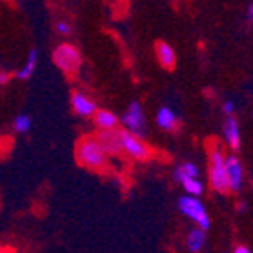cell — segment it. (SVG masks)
Returning a JSON list of instances; mask_svg holds the SVG:
<instances>
[{
  "instance_id": "cell-1",
  "label": "cell",
  "mask_w": 253,
  "mask_h": 253,
  "mask_svg": "<svg viewBox=\"0 0 253 253\" xmlns=\"http://www.w3.org/2000/svg\"><path fill=\"white\" fill-rule=\"evenodd\" d=\"M75 154L78 163L89 170L101 172V170H105L108 167V154L101 149L96 135L82 136L78 140V144H76Z\"/></svg>"
},
{
  "instance_id": "cell-2",
  "label": "cell",
  "mask_w": 253,
  "mask_h": 253,
  "mask_svg": "<svg viewBox=\"0 0 253 253\" xmlns=\"http://www.w3.org/2000/svg\"><path fill=\"white\" fill-rule=\"evenodd\" d=\"M209 184L218 193H230L227 169H225V154L218 144L209 147Z\"/></svg>"
},
{
  "instance_id": "cell-3",
  "label": "cell",
  "mask_w": 253,
  "mask_h": 253,
  "mask_svg": "<svg viewBox=\"0 0 253 253\" xmlns=\"http://www.w3.org/2000/svg\"><path fill=\"white\" fill-rule=\"evenodd\" d=\"M53 64L66 75H75L82 66V53L73 42H62L53 50Z\"/></svg>"
},
{
  "instance_id": "cell-4",
  "label": "cell",
  "mask_w": 253,
  "mask_h": 253,
  "mask_svg": "<svg viewBox=\"0 0 253 253\" xmlns=\"http://www.w3.org/2000/svg\"><path fill=\"white\" fill-rule=\"evenodd\" d=\"M119 138H121V145H123V154H126L131 160L149 161L154 156V151L142 140V136L133 135L123 127V129H119Z\"/></svg>"
},
{
  "instance_id": "cell-5",
  "label": "cell",
  "mask_w": 253,
  "mask_h": 253,
  "mask_svg": "<svg viewBox=\"0 0 253 253\" xmlns=\"http://www.w3.org/2000/svg\"><path fill=\"white\" fill-rule=\"evenodd\" d=\"M179 211L184 216H188L190 219H193L195 223L199 225V228L207 230L211 228V218L207 214L204 204L199 200V197H193V195H184L179 199Z\"/></svg>"
},
{
  "instance_id": "cell-6",
  "label": "cell",
  "mask_w": 253,
  "mask_h": 253,
  "mask_svg": "<svg viewBox=\"0 0 253 253\" xmlns=\"http://www.w3.org/2000/svg\"><path fill=\"white\" fill-rule=\"evenodd\" d=\"M124 129H127L129 133L136 136H144L145 135V114L144 108L138 101H133L127 106L126 114L121 119Z\"/></svg>"
},
{
  "instance_id": "cell-7",
  "label": "cell",
  "mask_w": 253,
  "mask_h": 253,
  "mask_svg": "<svg viewBox=\"0 0 253 253\" xmlns=\"http://www.w3.org/2000/svg\"><path fill=\"white\" fill-rule=\"evenodd\" d=\"M225 169H227V177H228V186H230V191H239L241 186H243V165H241L239 158L236 154H228L225 156Z\"/></svg>"
},
{
  "instance_id": "cell-8",
  "label": "cell",
  "mask_w": 253,
  "mask_h": 253,
  "mask_svg": "<svg viewBox=\"0 0 253 253\" xmlns=\"http://www.w3.org/2000/svg\"><path fill=\"white\" fill-rule=\"evenodd\" d=\"M96 138L101 145L103 151L108 156H119L123 154V145H121V138H119V127L117 129H108V131H97Z\"/></svg>"
},
{
  "instance_id": "cell-9",
  "label": "cell",
  "mask_w": 253,
  "mask_h": 253,
  "mask_svg": "<svg viewBox=\"0 0 253 253\" xmlns=\"http://www.w3.org/2000/svg\"><path fill=\"white\" fill-rule=\"evenodd\" d=\"M71 106H73V110H75V114L80 115V117H92L97 110L96 101L84 92H73Z\"/></svg>"
},
{
  "instance_id": "cell-10",
  "label": "cell",
  "mask_w": 253,
  "mask_h": 253,
  "mask_svg": "<svg viewBox=\"0 0 253 253\" xmlns=\"http://www.w3.org/2000/svg\"><path fill=\"white\" fill-rule=\"evenodd\" d=\"M154 51H156V59H158V62H160L161 68H165V69H173V68H175L177 55H175V50L170 46L169 42L158 41L156 46H154Z\"/></svg>"
},
{
  "instance_id": "cell-11",
  "label": "cell",
  "mask_w": 253,
  "mask_h": 253,
  "mask_svg": "<svg viewBox=\"0 0 253 253\" xmlns=\"http://www.w3.org/2000/svg\"><path fill=\"white\" fill-rule=\"evenodd\" d=\"M173 179H175V181L184 188L188 195H193V197L202 195L204 184H202V181H199V177H191V175H188V173L182 172L181 169H175V172H173Z\"/></svg>"
},
{
  "instance_id": "cell-12",
  "label": "cell",
  "mask_w": 253,
  "mask_h": 253,
  "mask_svg": "<svg viewBox=\"0 0 253 253\" xmlns=\"http://www.w3.org/2000/svg\"><path fill=\"white\" fill-rule=\"evenodd\" d=\"M94 119V124L99 131H108V129H117L119 124H121V119L114 114V112H110V110H101L97 108L96 114L92 115Z\"/></svg>"
},
{
  "instance_id": "cell-13",
  "label": "cell",
  "mask_w": 253,
  "mask_h": 253,
  "mask_svg": "<svg viewBox=\"0 0 253 253\" xmlns=\"http://www.w3.org/2000/svg\"><path fill=\"white\" fill-rule=\"evenodd\" d=\"M223 133L228 147L232 149V151H237L241 145V131H239V123H237L232 115H227V119H225Z\"/></svg>"
},
{
  "instance_id": "cell-14",
  "label": "cell",
  "mask_w": 253,
  "mask_h": 253,
  "mask_svg": "<svg viewBox=\"0 0 253 253\" xmlns=\"http://www.w3.org/2000/svg\"><path fill=\"white\" fill-rule=\"evenodd\" d=\"M177 123H179V119L172 108H169V106H161V108L158 110L156 124L163 131H175L177 129Z\"/></svg>"
},
{
  "instance_id": "cell-15",
  "label": "cell",
  "mask_w": 253,
  "mask_h": 253,
  "mask_svg": "<svg viewBox=\"0 0 253 253\" xmlns=\"http://www.w3.org/2000/svg\"><path fill=\"white\" fill-rule=\"evenodd\" d=\"M206 245V230L202 228H193L190 230V234L186 236V248L191 253H199Z\"/></svg>"
},
{
  "instance_id": "cell-16",
  "label": "cell",
  "mask_w": 253,
  "mask_h": 253,
  "mask_svg": "<svg viewBox=\"0 0 253 253\" xmlns=\"http://www.w3.org/2000/svg\"><path fill=\"white\" fill-rule=\"evenodd\" d=\"M36 68H38V50H30L29 55H27L25 64L21 66V69L16 73L18 80H29L30 76L34 75Z\"/></svg>"
},
{
  "instance_id": "cell-17",
  "label": "cell",
  "mask_w": 253,
  "mask_h": 253,
  "mask_svg": "<svg viewBox=\"0 0 253 253\" xmlns=\"http://www.w3.org/2000/svg\"><path fill=\"white\" fill-rule=\"evenodd\" d=\"M30 127H32V119L27 114H20L13 121V129L16 131V133H29Z\"/></svg>"
},
{
  "instance_id": "cell-18",
  "label": "cell",
  "mask_w": 253,
  "mask_h": 253,
  "mask_svg": "<svg viewBox=\"0 0 253 253\" xmlns=\"http://www.w3.org/2000/svg\"><path fill=\"white\" fill-rule=\"evenodd\" d=\"M177 169H181L182 172L188 173V175H191V177H199V173H200L199 167H197L195 163H191V161H186V163L179 165Z\"/></svg>"
},
{
  "instance_id": "cell-19",
  "label": "cell",
  "mask_w": 253,
  "mask_h": 253,
  "mask_svg": "<svg viewBox=\"0 0 253 253\" xmlns=\"http://www.w3.org/2000/svg\"><path fill=\"white\" fill-rule=\"evenodd\" d=\"M55 29H57V32H59V34L68 36V34H71L73 27H71V23H69V21H66V20H59V21H57V23H55Z\"/></svg>"
},
{
  "instance_id": "cell-20",
  "label": "cell",
  "mask_w": 253,
  "mask_h": 253,
  "mask_svg": "<svg viewBox=\"0 0 253 253\" xmlns=\"http://www.w3.org/2000/svg\"><path fill=\"white\" fill-rule=\"evenodd\" d=\"M223 112L227 115H232L234 112H236V106H234V103L232 101H227V103H225V105H223Z\"/></svg>"
},
{
  "instance_id": "cell-21",
  "label": "cell",
  "mask_w": 253,
  "mask_h": 253,
  "mask_svg": "<svg viewBox=\"0 0 253 253\" xmlns=\"http://www.w3.org/2000/svg\"><path fill=\"white\" fill-rule=\"evenodd\" d=\"M246 20H248L250 23H253V4H250L248 7H246Z\"/></svg>"
},
{
  "instance_id": "cell-22",
  "label": "cell",
  "mask_w": 253,
  "mask_h": 253,
  "mask_svg": "<svg viewBox=\"0 0 253 253\" xmlns=\"http://www.w3.org/2000/svg\"><path fill=\"white\" fill-rule=\"evenodd\" d=\"M232 253H252V252H250V248H248V246H245V245H239L236 250H234Z\"/></svg>"
},
{
  "instance_id": "cell-23",
  "label": "cell",
  "mask_w": 253,
  "mask_h": 253,
  "mask_svg": "<svg viewBox=\"0 0 253 253\" xmlns=\"http://www.w3.org/2000/svg\"><path fill=\"white\" fill-rule=\"evenodd\" d=\"M2 82H7V75H5V73H0V84H2Z\"/></svg>"
},
{
  "instance_id": "cell-24",
  "label": "cell",
  "mask_w": 253,
  "mask_h": 253,
  "mask_svg": "<svg viewBox=\"0 0 253 253\" xmlns=\"http://www.w3.org/2000/svg\"><path fill=\"white\" fill-rule=\"evenodd\" d=\"M0 253H11L9 250H5V248H0Z\"/></svg>"
}]
</instances>
